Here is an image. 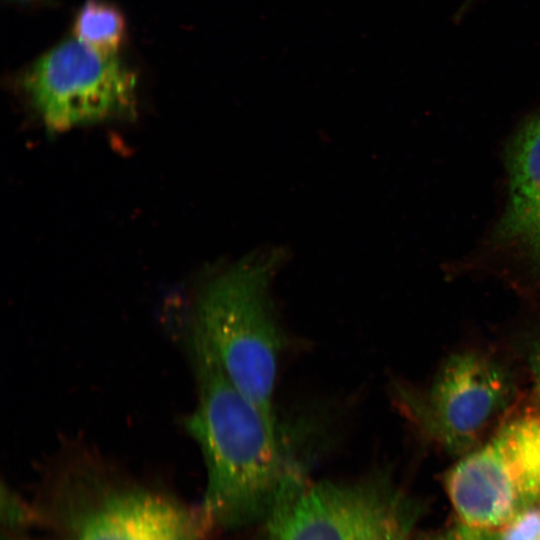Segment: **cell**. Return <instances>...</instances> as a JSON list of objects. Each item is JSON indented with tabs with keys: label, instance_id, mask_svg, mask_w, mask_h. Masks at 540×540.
<instances>
[{
	"label": "cell",
	"instance_id": "obj_1",
	"mask_svg": "<svg viewBox=\"0 0 540 540\" xmlns=\"http://www.w3.org/2000/svg\"><path fill=\"white\" fill-rule=\"evenodd\" d=\"M179 335L197 388L184 428L206 467L201 509L210 524L224 528L265 520L307 484L304 466L285 448L277 423L232 383L208 346L189 329Z\"/></svg>",
	"mask_w": 540,
	"mask_h": 540
},
{
	"label": "cell",
	"instance_id": "obj_2",
	"mask_svg": "<svg viewBox=\"0 0 540 540\" xmlns=\"http://www.w3.org/2000/svg\"><path fill=\"white\" fill-rule=\"evenodd\" d=\"M272 272L265 263L245 262L218 273L198 289L181 324L202 339L232 383L277 423L273 395L286 341L270 296Z\"/></svg>",
	"mask_w": 540,
	"mask_h": 540
},
{
	"label": "cell",
	"instance_id": "obj_3",
	"mask_svg": "<svg viewBox=\"0 0 540 540\" xmlns=\"http://www.w3.org/2000/svg\"><path fill=\"white\" fill-rule=\"evenodd\" d=\"M459 521L495 529L540 504V404L516 407L446 473Z\"/></svg>",
	"mask_w": 540,
	"mask_h": 540
},
{
	"label": "cell",
	"instance_id": "obj_4",
	"mask_svg": "<svg viewBox=\"0 0 540 540\" xmlns=\"http://www.w3.org/2000/svg\"><path fill=\"white\" fill-rule=\"evenodd\" d=\"M513 377L499 360L462 351L445 360L430 384L419 390L395 385L401 413L427 440L462 456L477 447L515 406Z\"/></svg>",
	"mask_w": 540,
	"mask_h": 540
},
{
	"label": "cell",
	"instance_id": "obj_5",
	"mask_svg": "<svg viewBox=\"0 0 540 540\" xmlns=\"http://www.w3.org/2000/svg\"><path fill=\"white\" fill-rule=\"evenodd\" d=\"M420 507L383 471L306 484L264 520V540H412Z\"/></svg>",
	"mask_w": 540,
	"mask_h": 540
},
{
	"label": "cell",
	"instance_id": "obj_6",
	"mask_svg": "<svg viewBox=\"0 0 540 540\" xmlns=\"http://www.w3.org/2000/svg\"><path fill=\"white\" fill-rule=\"evenodd\" d=\"M22 82L33 107L51 131L135 112L134 74L116 55L98 53L76 38L42 55Z\"/></svg>",
	"mask_w": 540,
	"mask_h": 540
},
{
	"label": "cell",
	"instance_id": "obj_7",
	"mask_svg": "<svg viewBox=\"0 0 540 540\" xmlns=\"http://www.w3.org/2000/svg\"><path fill=\"white\" fill-rule=\"evenodd\" d=\"M210 524L192 511L151 492L129 491L105 499L80 524L76 540H201Z\"/></svg>",
	"mask_w": 540,
	"mask_h": 540
},
{
	"label": "cell",
	"instance_id": "obj_8",
	"mask_svg": "<svg viewBox=\"0 0 540 540\" xmlns=\"http://www.w3.org/2000/svg\"><path fill=\"white\" fill-rule=\"evenodd\" d=\"M508 161L509 197L500 232L540 262V115L519 130Z\"/></svg>",
	"mask_w": 540,
	"mask_h": 540
},
{
	"label": "cell",
	"instance_id": "obj_9",
	"mask_svg": "<svg viewBox=\"0 0 540 540\" xmlns=\"http://www.w3.org/2000/svg\"><path fill=\"white\" fill-rule=\"evenodd\" d=\"M74 35L78 41L98 53L116 55L124 40V17L109 3L89 0L77 14Z\"/></svg>",
	"mask_w": 540,
	"mask_h": 540
},
{
	"label": "cell",
	"instance_id": "obj_10",
	"mask_svg": "<svg viewBox=\"0 0 540 540\" xmlns=\"http://www.w3.org/2000/svg\"><path fill=\"white\" fill-rule=\"evenodd\" d=\"M487 531L490 540H540V504L522 511L505 524Z\"/></svg>",
	"mask_w": 540,
	"mask_h": 540
},
{
	"label": "cell",
	"instance_id": "obj_11",
	"mask_svg": "<svg viewBox=\"0 0 540 540\" xmlns=\"http://www.w3.org/2000/svg\"><path fill=\"white\" fill-rule=\"evenodd\" d=\"M412 540H490V537L487 530L457 520L444 528L413 537Z\"/></svg>",
	"mask_w": 540,
	"mask_h": 540
},
{
	"label": "cell",
	"instance_id": "obj_12",
	"mask_svg": "<svg viewBox=\"0 0 540 540\" xmlns=\"http://www.w3.org/2000/svg\"><path fill=\"white\" fill-rule=\"evenodd\" d=\"M528 366L534 400L540 404V331L530 346Z\"/></svg>",
	"mask_w": 540,
	"mask_h": 540
}]
</instances>
